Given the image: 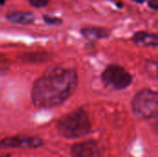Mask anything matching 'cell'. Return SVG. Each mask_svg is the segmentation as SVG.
Returning a JSON list of instances; mask_svg holds the SVG:
<instances>
[{"instance_id": "1", "label": "cell", "mask_w": 158, "mask_h": 157, "mask_svg": "<svg viewBox=\"0 0 158 157\" xmlns=\"http://www.w3.org/2000/svg\"><path fill=\"white\" fill-rule=\"evenodd\" d=\"M78 86V73L70 68H54L36 79L32 84L31 97L33 105L40 109H50L64 104Z\"/></svg>"}, {"instance_id": "2", "label": "cell", "mask_w": 158, "mask_h": 157, "mask_svg": "<svg viewBox=\"0 0 158 157\" xmlns=\"http://www.w3.org/2000/svg\"><path fill=\"white\" fill-rule=\"evenodd\" d=\"M56 130L65 139H79L91 132L92 123L86 111L78 108L56 121Z\"/></svg>"}, {"instance_id": "3", "label": "cell", "mask_w": 158, "mask_h": 157, "mask_svg": "<svg viewBox=\"0 0 158 157\" xmlns=\"http://www.w3.org/2000/svg\"><path fill=\"white\" fill-rule=\"evenodd\" d=\"M131 109L134 116L141 120L156 118L158 114V93L149 88L140 90L133 97Z\"/></svg>"}, {"instance_id": "4", "label": "cell", "mask_w": 158, "mask_h": 157, "mask_svg": "<svg viewBox=\"0 0 158 157\" xmlns=\"http://www.w3.org/2000/svg\"><path fill=\"white\" fill-rule=\"evenodd\" d=\"M132 75L122 66L110 64L106 67L101 74L104 86L110 91H122L132 83Z\"/></svg>"}, {"instance_id": "5", "label": "cell", "mask_w": 158, "mask_h": 157, "mask_svg": "<svg viewBox=\"0 0 158 157\" xmlns=\"http://www.w3.org/2000/svg\"><path fill=\"white\" fill-rule=\"evenodd\" d=\"M44 144V140L39 136H26L16 135L6 137L0 140V149H17V148H28L36 149Z\"/></svg>"}, {"instance_id": "6", "label": "cell", "mask_w": 158, "mask_h": 157, "mask_svg": "<svg viewBox=\"0 0 158 157\" xmlns=\"http://www.w3.org/2000/svg\"><path fill=\"white\" fill-rule=\"evenodd\" d=\"M71 157H100L99 143L94 140H88L74 143L70 148Z\"/></svg>"}, {"instance_id": "7", "label": "cell", "mask_w": 158, "mask_h": 157, "mask_svg": "<svg viewBox=\"0 0 158 157\" xmlns=\"http://www.w3.org/2000/svg\"><path fill=\"white\" fill-rule=\"evenodd\" d=\"M132 41L134 43L142 46L156 47L158 44L157 35L147 31H138L134 33L132 36Z\"/></svg>"}, {"instance_id": "8", "label": "cell", "mask_w": 158, "mask_h": 157, "mask_svg": "<svg viewBox=\"0 0 158 157\" xmlns=\"http://www.w3.org/2000/svg\"><path fill=\"white\" fill-rule=\"evenodd\" d=\"M6 19L15 24L20 25H30L34 22L35 17L31 12L15 11L6 15Z\"/></svg>"}, {"instance_id": "9", "label": "cell", "mask_w": 158, "mask_h": 157, "mask_svg": "<svg viewBox=\"0 0 158 157\" xmlns=\"http://www.w3.org/2000/svg\"><path fill=\"white\" fill-rule=\"evenodd\" d=\"M81 33L83 37L88 40H99L109 36L110 32L108 30L101 27H87L81 30Z\"/></svg>"}, {"instance_id": "10", "label": "cell", "mask_w": 158, "mask_h": 157, "mask_svg": "<svg viewBox=\"0 0 158 157\" xmlns=\"http://www.w3.org/2000/svg\"><path fill=\"white\" fill-rule=\"evenodd\" d=\"M44 21L48 25H60L62 23V19L56 17L44 15Z\"/></svg>"}, {"instance_id": "11", "label": "cell", "mask_w": 158, "mask_h": 157, "mask_svg": "<svg viewBox=\"0 0 158 157\" xmlns=\"http://www.w3.org/2000/svg\"><path fill=\"white\" fill-rule=\"evenodd\" d=\"M29 2L32 6L40 8V7L46 6L49 4L50 0H29Z\"/></svg>"}, {"instance_id": "12", "label": "cell", "mask_w": 158, "mask_h": 157, "mask_svg": "<svg viewBox=\"0 0 158 157\" xmlns=\"http://www.w3.org/2000/svg\"><path fill=\"white\" fill-rule=\"evenodd\" d=\"M148 6L149 7H151L154 10H157L158 9V0H149L148 2Z\"/></svg>"}, {"instance_id": "13", "label": "cell", "mask_w": 158, "mask_h": 157, "mask_svg": "<svg viewBox=\"0 0 158 157\" xmlns=\"http://www.w3.org/2000/svg\"><path fill=\"white\" fill-rule=\"evenodd\" d=\"M133 2H136V3H139V4H143V3H144L146 0H132Z\"/></svg>"}, {"instance_id": "14", "label": "cell", "mask_w": 158, "mask_h": 157, "mask_svg": "<svg viewBox=\"0 0 158 157\" xmlns=\"http://www.w3.org/2000/svg\"><path fill=\"white\" fill-rule=\"evenodd\" d=\"M6 2V0H0V5H4Z\"/></svg>"}, {"instance_id": "15", "label": "cell", "mask_w": 158, "mask_h": 157, "mask_svg": "<svg viewBox=\"0 0 158 157\" xmlns=\"http://www.w3.org/2000/svg\"><path fill=\"white\" fill-rule=\"evenodd\" d=\"M0 157H10V155H0Z\"/></svg>"}]
</instances>
